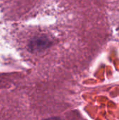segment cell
Listing matches in <instances>:
<instances>
[{
	"label": "cell",
	"instance_id": "obj_1",
	"mask_svg": "<svg viewBox=\"0 0 119 120\" xmlns=\"http://www.w3.org/2000/svg\"><path fill=\"white\" fill-rule=\"evenodd\" d=\"M51 45V41L46 36L41 35L34 37L29 43L28 47L30 51L37 52L46 49Z\"/></svg>",
	"mask_w": 119,
	"mask_h": 120
},
{
	"label": "cell",
	"instance_id": "obj_2",
	"mask_svg": "<svg viewBox=\"0 0 119 120\" xmlns=\"http://www.w3.org/2000/svg\"><path fill=\"white\" fill-rule=\"evenodd\" d=\"M60 120L59 118L58 117H50V118H48V119H46V120Z\"/></svg>",
	"mask_w": 119,
	"mask_h": 120
}]
</instances>
